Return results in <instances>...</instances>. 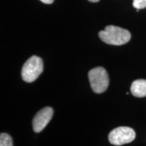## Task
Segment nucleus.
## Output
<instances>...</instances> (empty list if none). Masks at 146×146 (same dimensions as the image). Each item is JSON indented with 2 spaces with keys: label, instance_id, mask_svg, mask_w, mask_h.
<instances>
[{
  "label": "nucleus",
  "instance_id": "nucleus-1",
  "mask_svg": "<svg viewBox=\"0 0 146 146\" xmlns=\"http://www.w3.org/2000/svg\"><path fill=\"white\" fill-rule=\"evenodd\" d=\"M100 39L112 45H122L130 41L131 35L129 31L120 27L110 25L99 33Z\"/></svg>",
  "mask_w": 146,
  "mask_h": 146
},
{
  "label": "nucleus",
  "instance_id": "nucleus-2",
  "mask_svg": "<svg viewBox=\"0 0 146 146\" xmlns=\"http://www.w3.org/2000/svg\"><path fill=\"white\" fill-rule=\"evenodd\" d=\"M43 70V60L36 56H33L24 64L21 76L24 81L32 83L39 77Z\"/></svg>",
  "mask_w": 146,
  "mask_h": 146
},
{
  "label": "nucleus",
  "instance_id": "nucleus-3",
  "mask_svg": "<svg viewBox=\"0 0 146 146\" xmlns=\"http://www.w3.org/2000/svg\"><path fill=\"white\" fill-rule=\"evenodd\" d=\"M88 76L94 92L99 94L106 91L109 85V76L103 67L98 66L91 69L88 73Z\"/></svg>",
  "mask_w": 146,
  "mask_h": 146
},
{
  "label": "nucleus",
  "instance_id": "nucleus-4",
  "mask_svg": "<svg viewBox=\"0 0 146 146\" xmlns=\"http://www.w3.org/2000/svg\"><path fill=\"white\" fill-rule=\"evenodd\" d=\"M135 132L130 127H119L109 133L110 143L114 145H122L132 142L135 138Z\"/></svg>",
  "mask_w": 146,
  "mask_h": 146
},
{
  "label": "nucleus",
  "instance_id": "nucleus-5",
  "mask_svg": "<svg viewBox=\"0 0 146 146\" xmlns=\"http://www.w3.org/2000/svg\"><path fill=\"white\" fill-rule=\"evenodd\" d=\"M53 114V109L50 107H45L40 110L33 119V128L34 132H41L52 120Z\"/></svg>",
  "mask_w": 146,
  "mask_h": 146
},
{
  "label": "nucleus",
  "instance_id": "nucleus-6",
  "mask_svg": "<svg viewBox=\"0 0 146 146\" xmlns=\"http://www.w3.org/2000/svg\"><path fill=\"white\" fill-rule=\"evenodd\" d=\"M133 96L137 98L146 97V80L138 79L133 81L131 87Z\"/></svg>",
  "mask_w": 146,
  "mask_h": 146
},
{
  "label": "nucleus",
  "instance_id": "nucleus-7",
  "mask_svg": "<svg viewBox=\"0 0 146 146\" xmlns=\"http://www.w3.org/2000/svg\"><path fill=\"white\" fill-rule=\"evenodd\" d=\"M0 146H13L12 139L7 133H2L0 135Z\"/></svg>",
  "mask_w": 146,
  "mask_h": 146
},
{
  "label": "nucleus",
  "instance_id": "nucleus-8",
  "mask_svg": "<svg viewBox=\"0 0 146 146\" xmlns=\"http://www.w3.org/2000/svg\"><path fill=\"white\" fill-rule=\"evenodd\" d=\"M133 5L137 10L146 8V0H133Z\"/></svg>",
  "mask_w": 146,
  "mask_h": 146
},
{
  "label": "nucleus",
  "instance_id": "nucleus-9",
  "mask_svg": "<svg viewBox=\"0 0 146 146\" xmlns=\"http://www.w3.org/2000/svg\"><path fill=\"white\" fill-rule=\"evenodd\" d=\"M40 1H41V2L46 3V4H51V3L54 2V0H40Z\"/></svg>",
  "mask_w": 146,
  "mask_h": 146
},
{
  "label": "nucleus",
  "instance_id": "nucleus-10",
  "mask_svg": "<svg viewBox=\"0 0 146 146\" xmlns=\"http://www.w3.org/2000/svg\"><path fill=\"white\" fill-rule=\"evenodd\" d=\"M89 1H90V2H94V3H96V2H98V1H100V0H88Z\"/></svg>",
  "mask_w": 146,
  "mask_h": 146
}]
</instances>
